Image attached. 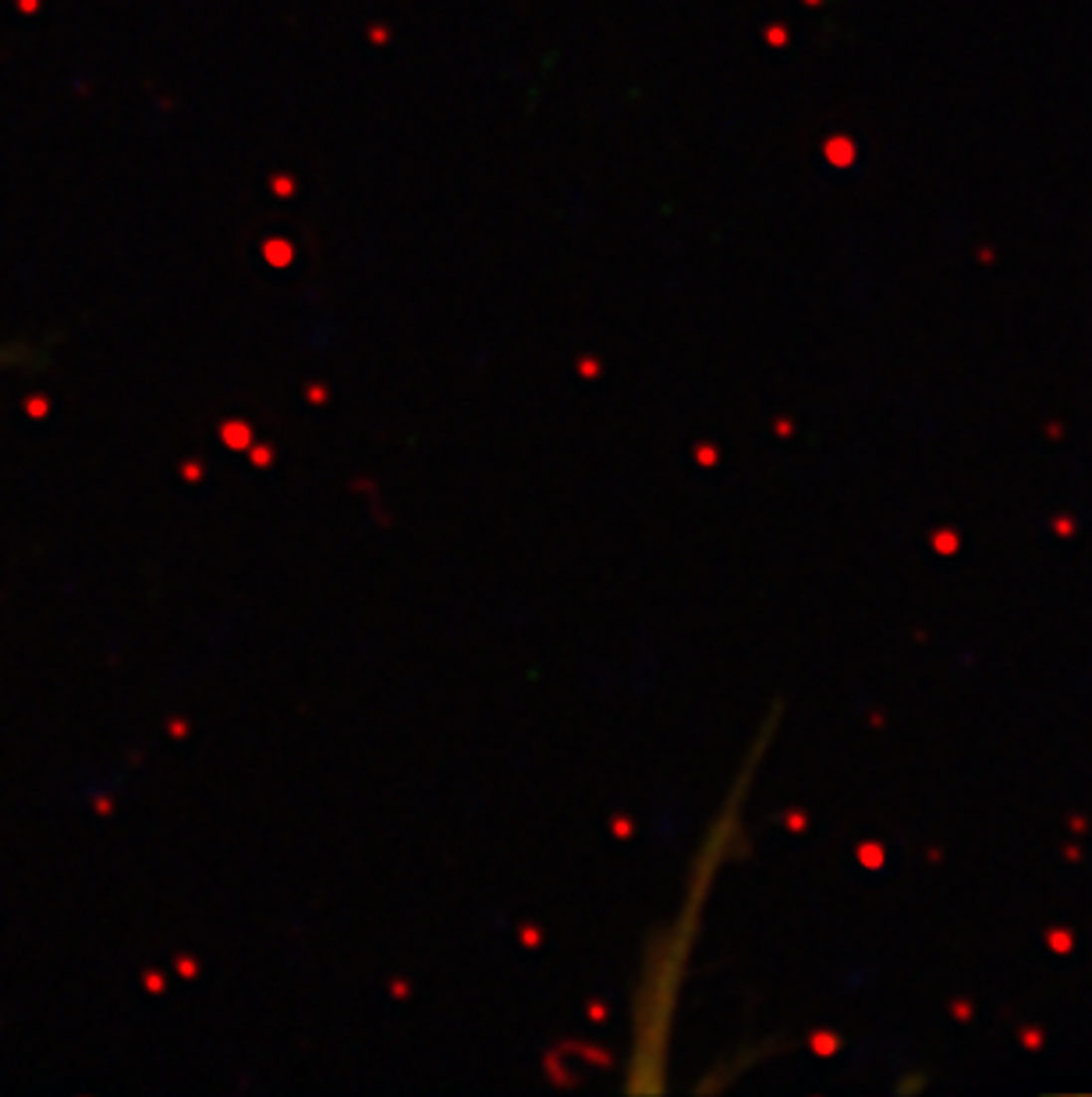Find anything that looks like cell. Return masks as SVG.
Masks as SVG:
<instances>
[]
</instances>
